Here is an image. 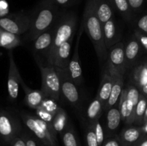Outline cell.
I'll return each instance as SVG.
<instances>
[{"label": "cell", "instance_id": "f546056e", "mask_svg": "<svg viewBox=\"0 0 147 146\" xmlns=\"http://www.w3.org/2000/svg\"><path fill=\"white\" fill-rule=\"evenodd\" d=\"M93 125V128H94V132L96 133V137H97L98 143L99 146H101L103 145V143H104L105 130L104 127L101 125V123H100V119L95 121Z\"/></svg>", "mask_w": 147, "mask_h": 146}, {"label": "cell", "instance_id": "9c48e42d", "mask_svg": "<svg viewBox=\"0 0 147 146\" xmlns=\"http://www.w3.org/2000/svg\"><path fill=\"white\" fill-rule=\"evenodd\" d=\"M83 31H84V27H83V24H81L80 29H79L77 34L74 52H73L71 59H70L68 67H67V72H68L70 78L78 86H80L83 82L81 62H80V54H79V44H80V37L83 34Z\"/></svg>", "mask_w": 147, "mask_h": 146}, {"label": "cell", "instance_id": "44dd1931", "mask_svg": "<svg viewBox=\"0 0 147 146\" xmlns=\"http://www.w3.org/2000/svg\"><path fill=\"white\" fill-rule=\"evenodd\" d=\"M130 84L140 90L147 83V62L136 64L132 67L129 74Z\"/></svg>", "mask_w": 147, "mask_h": 146}, {"label": "cell", "instance_id": "f6af8a7d", "mask_svg": "<svg viewBox=\"0 0 147 146\" xmlns=\"http://www.w3.org/2000/svg\"><path fill=\"white\" fill-rule=\"evenodd\" d=\"M0 55H1V53H0Z\"/></svg>", "mask_w": 147, "mask_h": 146}, {"label": "cell", "instance_id": "603a6c76", "mask_svg": "<svg viewBox=\"0 0 147 146\" xmlns=\"http://www.w3.org/2000/svg\"><path fill=\"white\" fill-rule=\"evenodd\" d=\"M103 110L104 106L103 103L96 97L88 104L85 113V120L87 122L88 125H93L95 121L100 119Z\"/></svg>", "mask_w": 147, "mask_h": 146}, {"label": "cell", "instance_id": "ba28073f", "mask_svg": "<svg viewBox=\"0 0 147 146\" xmlns=\"http://www.w3.org/2000/svg\"><path fill=\"white\" fill-rule=\"evenodd\" d=\"M106 64L125 75L127 72L125 57L124 43L119 42L108 50V58Z\"/></svg>", "mask_w": 147, "mask_h": 146}, {"label": "cell", "instance_id": "4fadbf2b", "mask_svg": "<svg viewBox=\"0 0 147 146\" xmlns=\"http://www.w3.org/2000/svg\"><path fill=\"white\" fill-rule=\"evenodd\" d=\"M55 35V25L50 29L36 37L32 42V50L35 54H42L47 58L53 44Z\"/></svg>", "mask_w": 147, "mask_h": 146}, {"label": "cell", "instance_id": "d6986e66", "mask_svg": "<svg viewBox=\"0 0 147 146\" xmlns=\"http://www.w3.org/2000/svg\"><path fill=\"white\" fill-rule=\"evenodd\" d=\"M95 13L102 24L114 18L115 10L109 0H92Z\"/></svg>", "mask_w": 147, "mask_h": 146}, {"label": "cell", "instance_id": "52a82bcc", "mask_svg": "<svg viewBox=\"0 0 147 146\" xmlns=\"http://www.w3.org/2000/svg\"><path fill=\"white\" fill-rule=\"evenodd\" d=\"M56 70L60 79V97H63L67 104L73 107H77L81 100L79 86L71 80L67 70L58 68H56Z\"/></svg>", "mask_w": 147, "mask_h": 146}, {"label": "cell", "instance_id": "d4e9b609", "mask_svg": "<svg viewBox=\"0 0 147 146\" xmlns=\"http://www.w3.org/2000/svg\"><path fill=\"white\" fill-rule=\"evenodd\" d=\"M68 115L65 110L58 107L55 111L52 122V127L55 133H63L68 126Z\"/></svg>", "mask_w": 147, "mask_h": 146}, {"label": "cell", "instance_id": "30bf717a", "mask_svg": "<svg viewBox=\"0 0 147 146\" xmlns=\"http://www.w3.org/2000/svg\"><path fill=\"white\" fill-rule=\"evenodd\" d=\"M105 67L109 70V72L111 73V74L113 78V87H112L110 97H109V101H108L104 110H107L108 109L118 106L122 91H123V87H124L125 75H123L121 73L118 72L117 71L112 69L111 67L108 66L107 64H106Z\"/></svg>", "mask_w": 147, "mask_h": 146}, {"label": "cell", "instance_id": "836d02e7", "mask_svg": "<svg viewBox=\"0 0 147 146\" xmlns=\"http://www.w3.org/2000/svg\"><path fill=\"white\" fill-rule=\"evenodd\" d=\"M134 14L139 13L144 5L145 0H128Z\"/></svg>", "mask_w": 147, "mask_h": 146}, {"label": "cell", "instance_id": "7c38bea8", "mask_svg": "<svg viewBox=\"0 0 147 146\" xmlns=\"http://www.w3.org/2000/svg\"><path fill=\"white\" fill-rule=\"evenodd\" d=\"M22 77L20 76L17 66L14 61L12 52H9V68L8 80H7V90L10 99L15 100L18 97L19 87L21 84Z\"/></svg>", "mask_w": 147, "mask_h": 146}, {"label": "cell", "instance_id": "ffe728a7", "mask_svg": "<svg viewBox=\"0 0 147 146\" xmlns=\"http://www.w3.org/2000/svg\"><path fill=\"white\" fill-rule=\"evenodd\" d=\"M113 84V78L109 70L105 67L103 71V76H102L101 81H100V86H99L98 90L97 95L96 97L102 102L103 106L106 107L109 99L110 97L112 87Z\"/></svg>", "mask_w": 147, "mask_h": 146}, {"label": "cell", "instance_id": "7402d4cb", "mask_svg": "<svg viewBox=\"0 0 147 146\" xmlns=\"http://www.w3.org/2000/svg\"><path fill=\"white\" fill-rule=\"evenodd\" d=\"M121 121V115L118 106L108 109L106 115L105 132H106L107 134H113L118 130Z\"/></svg>", "mask_w": 147, "mask_h": 146}, {"label": "cell", "instance_id": "8992f818", "mask_svg": "<svg viewBox=\"0 0 147 146\" xmlns=\"http://www.w3.org/2000/svg\"><path fill=\"white\" fill-rule=\"evenodd\" d=\"M30 20V11H21L8 17H0V28L4 31L21 35L28 31Z\"/></svg>", "mask_w": 147, "mask_h": 146}, {"label": "cell", "instance_id": "4dcf8cb0", "mask_svg": "<svg viewBox=\"0 0 147 146\" xmlns=\"http://www.w3.org/2000/svg\"><path fill=\"white\" fill-rule=\"evenodd\" d=\"M87 146H99L93 125H88L86 134Z\"/></svg>", "mask_w": 147, "mask_h": 146}, {"label": "cell", "instance_id": "3957f363", "mask_svg": "<svg viewBox=\"0 0 147 146\" xmlns=\"http://www.w3.org/2000/svg\"><path fill=\"white\" fill-rule=\"evenodd\" d=\"M78 17L73 11H62L55 24V35L51 49L47 57V64L51 60L57 49L75 36Z\"/></svg>", "mask_w": 147, "mask_h": 146}, {"label": "cell", "instance_id": "b9f144b4", "mask_svg": "<svg viewBox=\"0 0 147 146\" xmlns=\"http://www.w3.org/2000/svg\"><path fill=\"white\" fill-rule=\"evenodd\" d=\"M141 127H142V129L143 130L144 135H147V123L143 124V125L141 126Z\"/></svg>", "mask_w": 147, "mask_h": 146}, {"label": "cell", "instance_id": "5bb4252c", "mask_svg": "<svg viewBox=\"0 0 147 146\" xmlns=\"http://www.w3.org/2000/svg\"><path fill=\"white\" fill-rule=\"evenodd\" d=\"M126 88V104H127V116L125 124L128 125L134 123L135 110L136 104L139 102L141 92L136 86L131 84H128Z\"/></svg>", "mask_w": 147, "mask_h": 146}, {"label": "cell", "instance_id": "277c9868", "mask_svg": "<svg viewBox=\"0 0 147 146\" xmlns=\"http://www.w3.org/2000/svg\"><path fill=\"white\" fill-rule=\"evenodd\" d=\"M36 63L40 70L42 77L41 90L47 97L58 101L60 98V79L57 70L53 65L44 64L39 59L35 58Z\"/></svg>", "mask_w": 147, "mask_h": 146}, {"label": "cell", "instance_id": "d6a6232c", "mask_svg": "<svg viewBox=\"0 0 147 146\" xmlns=\"http://www.w3.org/2000/svg\"><path fill=\"white\" fill-rule=\"evenodd\" d=\"M36 113H37V115L39 118L42 119L44 121L47 122L49 124L52 125V122H53V117H54V113H52L50 112H48L47 110H45L42 107H40L37 109H36Z\"/></svg>", "mask_w": 147, "mask_h": 146}, {"label": "cell", "instance_id": "8fae6325", "mask_svg": "<svg viewBox=\"0 0 147 146\" xmlns=\"http://www.w3.org/2000/svg\"><path fill=\"white\" fill-rule=\"evenodd\" d=\"M74 37L60 46L47 64L61 70H67L70 60V52Z\"/></svg>", "mask_w": 147, "mask_h": 146}, {"label": "cell", "instance_id": "60d3db41", "mask_svg": "<svg viewBox=\"0 0 147 146\" xmlns=\"http://www.w3.org/2000/svg\"><path fill=\"white\" fill-rule=\"evenodd\" d=\"M139 91H140L141 94H142V95L147 97V83L146 84H144V85L139 90Z\"/></svg>", "mask_w": 147, "mask_h": 146}, {"label": "cell", "instance_id": "e575fe53", "mask_svg": "<svg viewBox=\"0 0 147 146\" xmlns=\"http://www.w3.org/2000/svg\"><path fill=\"white\" fill-rule=\"evenodd\" d=\"M60 8L66 9L76 5L80 0H53Z\"/></svg>", "mask_w": 147, "mask_h": 146}, {"label": "cell", "instance_id": "1f68e13d", "mask_svg": "<svg viewBox=\"0 0 147 146\" xmlns=\"http://www.w3.org/2000/svg\"><path fill=\"white\" fill-rule=\"evenodd\" d=\"M134 24L135 25V29L139 30L147 35V14H142L139 18L136 19Z\"/></svg>", "mask_w": 147, "mask_h": 146}, {"label": "cell", "instance_id": "7bdbcfd3", "mask_svg": "<svg viewBox=\"0 0 147 146\" xmlns=\"http://www.w3.org/2000/svg\"><path fill=\"white\" fill-rule=\"evenodd\" d=\"M147 123V107H146V112H145L144 117V123Z\"/></svg>", "mask_w": 147, "mask_h": 146}, {"label": "cell", "instance_id": "484cf974", "mask_svg": "<svg viewBox=\"0 0 147 146\" xmlns=\"http://www.w3.org/2000/svg\"><path fill=\"white\" fill-rule=\"evenodd\" d=\"M115 11H117L122 18L127 22H130L134 18L133 11L128 0H109Z\"/></svg>", "mask_w": 147, "mask_h": 146}, {"label": "cell", "instance_id": "83f0119b", "mask_svg": "<svg viewBox=\"0 0 147 146\" xmlns=\"http://www.w3.org/2000/svg\"><path fill=\"white\" fill-rule=\"evenodd\" d=\"M147 107V97L141 94L140 98L135 110V118L134 124L141 126L144 124V117Z\"/></svg>", "mask_w": 147, "mask_h": 146}, {"label": "cell", "instance_id": "ab89813d", "mask_svg": "<svg viewBox=\"0 0 147 146\" xmlns=\"http://www.w3.org/2000/svg\"><path fill=\"white\" fill-rule=\"evenodd\" d=\"M135 146H147V137H142L139 142L136 143Z\"/></svg>", "mask_w": 147, "mask_h": 146}, {"label": "cell", "instance_id": "f35d334b", "mask_svg": "<svg viewBox=\"0 0 147 146\" xmlns=\"http://www.w3.org/2000/svg\"><path fill=\"white\" fill-rule=\"evenodd\" d=\"M25 142L27 146H37V143L32 137H27Z\"/></svg>", "mask_w": 147, "mask_h": 146}, {"label": "cell", "instance_id": "e0dca14e", "mask_svg": "<svg viewBox=\"0 0 147 146\" xmlns=\"http://www.w3.org/2000/svg\"><path fill=\"white\" fill-rule=\"evenodd\" d=\"M103 31L107 50L121 41V34L119 32L115 18L111 19L103 24Z\"/></svg>", "mask_w": 147, "mask_h": 146}, {"label": "cell", "instance_id": "5b68a950", "mask_svg": "<svg viewBox=\"0 0 147 146\" xmlns=\"http://www.w3.org/2000/svg\"><path fill=\"white\" fill-rule=\"evenodd\" d=\"M21 117L27 128L32 132L37 138L40 139L45 145H55V132L52 125L39 118L36 115L22 113Z\"/></svg>", "mask_w": 147, "mask_h": 146}, {"label": "cell", "instance_id": "cb8c5ba5", "mask_svg": "<svg viewBox=\"0 0 147 146\" xmlns=\"http://www.w3.org/2000/svg\"><path fill=\"white\" fill-rule=\"evenodd\" d=\"M17 130V124L12 117L7 113H0V135L10 137L14 135Z\"/></svg>", "mask_w": 147, "mask_h": 146}, {"label": "cell", "instance_id": "8d00e7d4", "mask_svg": "<svg viewBox=\"0 0 147 146\" xmlns=\"http://www.w3.org/2000/svg\"><path fill=\"white\" fill-rule=\"evenodd\" d=\"M103 146H121V144L117 138H110L103 143Z\"/></svg>", "mask_w": 147, "mask_h": 146}, {"label": "cell", "instance_id": "7a4b0ae2", "mask_svg": "<svg viewBox=\"0 0 147 146\" xmlns=\"http://www.w3.org/2000/svg\"><path fill=\"white\" fill-rule=\"evenodd\" d=\"M82 24L84 27V31L93 43L99 62L100 64L106 63L108 50L104 42L103 24L95 13L92 0H87L83 11Z\"/></svg>", "mask_w": 147, "mask_h": 146}, {"label": "cell", "instance_id": "f1b7e54d", "mask_svg": "<svg viewBox=\"0 0 147 146\" xmlns=\"http://www.w3.org/2000/svg\"><path fill=\"white\" fill-rule=\"evenodd\" d=\"M63 144L65 146H79L77 137L71 125H68L62 133Z\"/></svg>", "mask_w": 147, "mask_h": 146}, {"label": "cell", "instance_id": "d590c367", "mask_svg": "<svg viewBox=\"0 0 147 146\" xmlns=\"http://www.w3.org/2000/svg\"><path fill=\"white\" fill-rule=\"evenodd\" d=\"M135 37H136L140 44H142V47L144 48L147 51V35L144 34V33L141 32L139 30L134 29V32Z\"/></svg>", "mask_w": 147, "mask_h": 146}, {"label": "cell", "instance_id": "9a60e30c", "mask_svg": "<svg viewBox=\"0 0 147 146\" xmlns=\"http://www.w3.org/2000/svg\"><path fill=\"white\" fill-rule=\"evenodd\" d=\"M142 44L136 39L134 34L131 36L124 44L125 57L127 70L134 67L142 52Z\"/></svg>", "mask_w": 147, "mask_h": 146}, {"label": "cell", "instance_id": "6da1fadb", "mask_svg": "<svg viewBox=\"0 0 147 146\" xmlns=\"http://www.w3.org/2000/svg\"><path fill=\"white\" fill-rule=\"evenodd\" d=\"M53 0H40L30 11L31 20L27 41L32 42L42 33L50 29L55 24L62 11Z\"/></svg>", "mask_w": 147, "mask_h": 146}, {"label": "cell", "instance_id": "ee69618b", "mask_svg": "<svg viewBox=\"0 0 147 146\" xmlns=\"http://www.w3.org/2000/svg\"><path fill=\"white\" fill-rule=\"evenodd\" d=\"M1 31H2V29H1L0 28V34H1Z\"/></svg>", "mask_w": 147, "mask_h": 146}, {"label": "cell", "instance_id": "4316f807", "mask_svg": "<svg viewBox=\"0 0 147 146\" xmlns=\"http://www.w3.org/2000/svg\"><path fill=\"white\" fill-rule=\"evenodd\" d=\"M22 40L20 35L2 29L0 34V47L11 50L21 44Z\"/></svg>", "mask_w": 147, "mask_h": 146}, {"label": "cell", "instance_id": "74e56055", "mask_svg": "<svg viewBox=\"0 0 147 146\" xmlns=\"http://www.w3.org/2000/svg\"><path fill=\"white\" fill-rule=\"evenodd\" d=\"M12 146H27L25 140L22 138H16Z\"/></svg>", "mask_w": 147, "mask_h": 146}, {"label": "cell", "instance_id": "ac0fdd59", "mask_svg": "<svg viewBox=\"0 0 147 146\" xmlns=\"http://www.w3.org/2000/svg\"><path fill=\"white\" fill-rule=\"evenodd\" d=\"M144 135L141 126H129L121 132L119 141L123 146H129L139 142Z\"/></svg>", "mask_w": 147, "mask_h": 146}, {"label": "cell", "instance_id": "2e32d148", "mask_svg": "<svg viewBox=\"0 0 147 146\" xmlns=\"http://www.w3.org/2000/svg\"><path fill=\"white\" fill-rule=\"evenodd\" d=\"M21 85L25 94L24 102L29 107L36 110L41 106L47 96L41 90H33L29 87L22 79Z\"/></svg>", "mask_w": 147, "mask_h": 146}]
</instances>
